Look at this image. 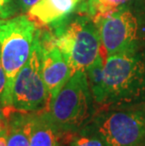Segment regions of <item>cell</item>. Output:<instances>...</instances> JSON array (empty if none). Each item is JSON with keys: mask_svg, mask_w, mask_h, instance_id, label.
Returning <instances> with one entry per match:
<instances>
[{"mask_svg": "<svg viewBox=\"0 0 145 146\" xmlns=\"http://www.w3.org/2000/svg\"><path fill=\"white\" fill-rule=\"evenodd\" d=\"M128 1L130 0H88L85 11L96 24L102 18L122 7Z\"/></svg>", "mask_w": 145, "mask_h": 146, "instance_id": "4fadbf2b", "label": "cell"}, {"mask_svg": "<svg viewBox=\"0 0 145 146\" xmlns=\"http://www.w3.org/2000/svg\"><path fill=\"white\" fill-rule=\"evenodd\" d=\"M145 103V58L137 50L107 56L105 61L103 106L126 107Z\"/></svg>", "mask_w": 145, "mask_h": 146, "instance_id": "6da1fadb", "label": "cell"}, {"mask_svg": "<svg viewBox=\"0 0 145 146\" xmlns=\"http://www.w3.org/2000/svg\"><path fill=\"white\" fill-rule=\"evenodd\" d=\"M11 0H0V15L2 17L7 16L10 12Z\"/></svg>", "mask_w": 145, "mask_h": 146, "instance_id": "e0dca14e", "label": "cell"}, {"mask_svg": "<svg viewBox=\"0 0 145 146\" xmlns=\"http://www.w3.org/2000/svg\"><path fill=\"white\" fill-rule=\"evenodd\" d=\"M56 44L73 74L86 71L100 56L99 29L89 16L78 17L58 32Z\"/></svg>", "mask_w": 145, "mask_h": 146, "instance_id": "5b68a950", "label": "cell"}, {"mask_svg": "<svg viewBox=\"0 0 145 146\" xmlns=\"http://www.w3.org/2000/svg\"><path fill=\"white\" fill-rule=\"evenodd\" d=\"M73 74L70 65L58 46L53 43L44 47L42 43V76L49 94V104Z\"/></svg>", "mask_w": 145, "mask_h": 146, "instance_id": "ba28073f", "label": "cell"}, {"mask_svg": "<svg viewBox=\"0 0 145 146\" xmlns=\"http://www.w3.org/2000/svg\"><path fill=\"white\" fill-rule=\"evenodd\" d=\"M37 32L35 24L26 15L0 19V58L11 103L15 77L28 60Z\"/></svg>", "mask_w": 145, "mask_h": 146, "instance_id": "3957f363", "label": "cell"}, {"mask_svg": "<svg viewBox=\"0 0 145 146\" xmlns=\"http://www.w3.org/2000/svg\"><path fill=\"white\" fill-rule=\"evenodd\" d=\"M138 146H145V141L141 142V143H140V145H138Z\"/></svg>", "mask_w": 145, "mask_h": 146, "instance_id": "ffe728a7", "label": "cell"}, {"mask_svg": "<svg viewBox=\"0 0 145 146\" xmlns=\"http://www.w3.org/2000/svg\"><path fill=\"white\" fill-rule=\"evenodd\" d=\"M93 101L86 71H77L50 102L47 110L61 132L75 135L91 118Z\"/></svg>", "mask_w": 145, "mask_h": 146, "instance_id": "7a4b0ae2", "label": "cell"}, {"mask_svg": "<svg viewBox=\"0 0 145 146\" xmlns=\"http://www.w3.org/2000/svg\"><path fill=\"white\" fill-rule=\"evenodd\" d=\"M0 146H7V130L0 133Z\"/></svg>", "mask_w": 145, "mask_h": 146, "instance_id": "d6986e66", "label": "cell"}, {"mask_svg": "<svg viewBox=\"0 0 145 146\" xmlns=\"http://www.w3.org/2000/svg\"><path fill=\"white\" fill-rule=\"evenodd\" d=\"M0 103L3 105L6 110L12 108L11 103L8 96V84H7V76L4 68L2 66L1 58H0Z\"/></svg>", "mask_w": 145, "mask_h": 146, "instance_id": "9a60e30c", "label": "cell"}, {"mask_svg": "<svg viewBox=\"0 0 145 146\" xmlns=\"http://www.w3.org/2000/svg\"><path fill=\"white\" fill-rule=\"evenodd\" d=\"M30 146H60L65 136L55 125L47 110L29 114Z\"/></svg>", "mask_w": 145, "mask_h": 146, "instance_id": "9c48e42d", "label": "cell"}, {"mask_svg": "<svg viewBox=\"0 0 145 146\" xmlns=\"http://www.w3.org/2000/svg\"><path fill=\"white\" fill-rule=\"evenodd\" d=\"M70 146H105L103 141L94 133V135L82 134L73 135L70 142Z\"/></svg>", "mask_w": 145, "mask_h": 146, "instance_id": "5bb4252c", "label": "cell"}, {"mask_svg": "<svg viewBox=\"0 0 145 146\" xmlns=\"http://www.w3.org/2000/svg\"><path fill=\"white\" fill-rule=\"evenodd\" d=\"M9 118L6 116V108L0 103V133L7 130Z\"/></svg>", "mask_w": 145, "mask_h": 146, "instance_id": "2e32d148", "label": "cell"}, {"mask_svg": "<svg viewBox=\"0 0 145 146\" xmlns=\"http://www.w3.org/2000/svg\"><path fill=\"white\" fill-rule=\"evenodd\" d=\"M92 97L96 104H104L105 100V61L101 55L86 70Z\"/></svg>", "mask_w": 145, "mask_h": 146, "instance_id": "7c38bea8", "label": "cell"}, {"mask_svg": "<svg viewBox=\"0 0 145 146\" xmlns=\"http://www.w3.org/2000/svg\"><path fill=\"white\" fill-rule=\"evenodd\" d=\"M101 44L107 56L137 50L138 22L129 9L121 7L98 21Z\"/></svg>", "mask_w": 145, "mask_h": 146, "instance_id": "52a82bcc", "label": "cell"}, {"mask_svg": "<svg viewBox=\"0 0 145 146\" xmlns=\"http://www.w3.org/2000/svg\"><path fill=\"white\" fill-rule=\"evenodd\" d=\"M11 105L15 110L24 113L48 108L49 94L42 76V42L39 32L34 39L28 60L15 77Z\"/></svg>", "mask_w": 145, "mask_h": 146, "instance_id": "8992f818", "label": "cell"}, {"mask_svg": "<svg viewBox=\"0 0 145 146\" xmlns=\"http://www.w3.org/2000/svg\"><path fill=\"white\" fill-rule=\"evenodd\" d=\"M7 146H30L29 114H15L9 118Z\"/></svg>", "mask_w": 145, "mask_h": 146, "instance_id": "8fae6325", "label": "cell"}, {"mask_svg": "<svg viewBox=\"0 0 145 146\" xmlns=\"http://www.w3.org/2000/svg\"><path fill=\"white\" fill-rule=\"evenodd\" d=\"M19 7L24 11H28L32 6L39 1V0H16Z\"/></svg>", "mask_w": 145, "mask_h": 146, "instance_id": "ac0fdd59", "label": "cell"}, {"mask_svg": "<svg viewBox=\"0 0 145 146\" xmlns=\"http://www.w3.org/2000/svg\"><path fill=\"white\" fill-rule=\"evenodd\" d=\"M93 123L105 146H138L145 141V103L110 108Z\"/></svg>", "mask_w": 145, "mask_h": 146, "instance_id": "277c9868", "label": "cell"}, {"mask_svg": "<svg viewBox=\"0 0 145 146\" xmlns=\"http://www.w3.org/2000/svg\"><path fill=\"white\" fill-rule=\"evenodd\" d=\"M79 2L80 0H39L27 11L42 24L54 25L65 19Z\"/></svg>", "mask_w": 145, "mask_h": 146, "instance_id": "30bf717a", "label": "cell"}]
</instances>
